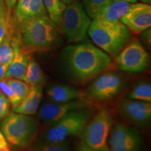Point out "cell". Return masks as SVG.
Segmentation results:
<instances>
[{"label": "cell", "instance_id": "e0dca14e", "mask_svg": "<svg viewBox=\"0 0 151 151\" xmlns=\"http://www.w3.org/2000/svg\"><path fill=\"white\" fill-rule=\"evenodd\" d=\"M42 88L41 86H32L27 95L16 107L13 108L14 111L27 116L36 114L42 99Z\"/></svg>", "mask_w": 151, "mask_h": 151}, {"label": "cell", "instance_id": "484cf974", "mask_svg": "<svg viewBox=\"0 0 151 151\" xmlns=\"http://www.w3.org/2000/svg\"><path fill=\"white\" fill-rule=\"evenodd\" d=\"M35 151H72L69 143L63 142H41L36 146Z\"/></svg>", "mask_w": 151, "mask_h": 151}, {"label": "cell", "instance_id": "277c9868", "mask_svg": "<svg viewBox=\"0 0 151 151\" xmlns=\"http://www.w3.org/2000/svg\"><path fill=\"white\" fill-rule=\"evenodd\" d=\"M92 116L90 109L71 111L50 126L43 136V142H63L69 137L80 136Z\"/></svg>", "mask_w": 151, "mask_h": 151}, {"label": "cell", "instance_id": "d590c367", "mask_svg": "<svg viewBox=\"0 0 151 151\" xmlns=\"http://www.w3.org/2000/svg\"><path fill=\"white\" fill-rule=\"evenodd\" d=\"M140 1L141 3L146 4L150 5V4H151V0H140Z\"/></svg>", "mask_w": 151, "mask_h": 151}, {"label": "cell", "instance_id": "7c38bea8", "mask_svg": "<svg viewBox=\"0 0 151 151\" xmlns=\"http://www.w3.org/2000/svg\"><path fill=\"white\" fill-rule=\"evenodd\" d=\"M120 21L131 32L140 34L150 28L151 6L143 3H132Z\"/></svg>", "mask_w": 151, "mask_h": 151}, {"label": "cell", "instance_id": "e575fe53", "mask_svg": "<svg viewBox=\"0 0 151 151\" xmlns=\"http://www.w3.org/2000/svg\"><path fill=\"white\" fill-rule=\"evenodd\" d=\"M62 1H63L65 4H70L75 3V2H79L80 0H61Z\"/></svg>", "mask_w": 151, "mask_h": 151}, {"label": "cell", "instance_id": "3957f363", "mask_svg": "<svg viewBox=\"0 0 151 151\" xmlns=\"http://www.w3.org/2000/svg\"><path fill=\"white\" fill-rule=\"evenodd\" d=\"M88 35L94 44L111 56H116L131 40V32L118 21L94 19L91 21Z\"/></svg>", "mask_w": 151, "mask_h": 151}, {"label": "cell", "instance_id": "83f0119b", "mask_svg": "<svg viewBox=\"0 0 151 151\" xmlns=\"http://www.w3.org/2000/svg\"><path fill=\"white\" fill-rule=\"evenodd\" d=\"M10 103L3 94H0V121L9 114Z\"/></svg>", "mask_w": 151, "mask_h": 151}, {"label": "cell", "instance_id": "cb8c5ba5", "mask_svg": "<svg viewBox=\"0 0 151 151\" xmlns=\"http://www.w3.org/2000/svg\"><path fill=\"white\" fill-rule=\"evenodd\" d=\"M6 81L20 100V102L31 89L32 86L22 80L14 78H6Z\"/></svg>", "mask_w": 151, "mask_h": 151}, {"label": "cell", "instance_id": "f1b7e54d", "mask_svg": "<svg viewBox=\"0 0 151 151\" xmlns=\"http://www.w3.org/2000/svg\"><path fill=\"white\" fill-rule=\"evenodd\" d=\"M0 151H11L9 143L1 131H0Z\"/></svg>", "mask_w": 151, "mask_h": 151}, {"label": "cell", "instance_id": "f546056e", "mask_svg": "<svg viewBox=\"0 0 151 151\" xmlns=\"http://www.w3.org/2000/svg\"><path fill=\"white\" fill-rule=\"evenodd\" d=\"M142 39L147 44L150 46V28L143 32Z\"/></svg>", "mask_w": 151, "mask_h": 151}, {"label": "cell", "instance_id": "52a82bcc", "mask_svg": "<svg viewBox=\"0 0 151 151\" xmlns=\"http://www.w3.org/2000/svg\"><path fill=\"white\" fill-rule=\"evenodd\" d=\"M91 18L80 2L68 4L64 11L59 28L68 41L79 43L87 39Z\"/></svg>", "mask_w": 151, "mask_h": 151}, {"label": "cell", "instance_id": "d6986e66", "mask_svg": "<svg viewBox=\"0 0 151 151\" xmlns=\"http://www.w3.org/2000/svg\"><path fill=\"white\" fill-rule=\"evenodd\" d=\"M23 81L30 86H42L46 82V76L37 62L29 58Z\"/></svg>", "mask_w": 151, "mask_h": 151}, {"label": "cell", "instance_id": "603a6c76", "mask_svg": "<svg viewBox=\"0 0 151 151\" xmlns=\"http://www.w3.org/2000/svg\"><path fill=\"white\" fill-rule=\"evenodd\" d=\"M129 99L151 102V86L148 82L137 84L129 94Z\"/></svg>", "mask_w": 151, "mask_h": 151}, {"label": "cell", "instance_id": "d6a6232c", "mask_svg": "<svg viewBox=\"0 0 151 151\" xmlns=\"http://www.w3.org/2000/svg\"><path fill=\"white\" fill-rule=\"evenodd\" d=\"M8 67L0 63V80L6 78V72Z\"/></svg>", "mask_w": 151, "mask_h": 151}, {"label": "cell", "instance_id": "9c48e42d", "mask_svg": "<svg viewBox=\"0 0 151 151\" xmlns=\"http://www.w3.org/2000/svg\"><path fill=\"white\" fill-rule=\"evenodd\" d=\"M116 64L124 72H142L149 65V55L139 40H130L116 56Z\"/></svg>", "mask_w": 151, "mask_h": 151}, {"label": "cell", "instance_id": "d4e9b609", "mask_svg": "<svg viewBox=\"0 0 151 151\" xmlns=\"http://www.w3.org/2000/svg\"><path fill=\"white\" fill-rule=\"evenodd\" d=\"M14 24L11 16V11L6 9L0 14V44L14 27Z\"/></svg>", "mask_w": 151, "mask_h": 151}, {"label": "cell", "instance_id": "4316f807", "mask_svg": "<svg viewBox=\"0 0 151 151\" xmlns=\"http://www.w3.org/2000/svg\"><path fill=\"white\" fill-rule=\"evenodd\" d=\"M0 90L6 97L9 100L13 108L16 107L20 103V100L17 97L12 88L9 86L6 81V78L0 80Z\"/></svg>", "mask_w": 151, "mask_h": 151}, {"label": "cell", "instance_id": "ac0fdd59", "mask_svg": "<svg viewBox=\"0 0 151 151\" xmlns=\"http://www.w3.org/2000/svg\"><path fill=\"white\" fill-rule=\"evenodd\" d=\"M131 4L123 0H113L97 19L111 22L120 20L127 12Z\"/></svg>", "mask_w": 151, "mask_h": 151}, {"label": "cell", "instance_id": "74e56055", "mask_svg": "<svg viewBox=\"0 0 151 151\" xmlns=\"http://www.w3.org/2000/svg\"><path fill=\"white\" fill-rule=\"evenodd\" d=\"M2 94V92H1V90H0V94Z\"/></svg>", "mask_w": 151, "mask_h": 151}, {"label": "cell", "instance_id": "1f68e13d", "mask_svg": "<svg viewBox=\"0 0 151 151\" xmlns=\"http://www.w3.org/2000/svg\"><path fill=\"white\" fill-rule=\"evenodd\" d=\"M76 151H94L92 149L90 148L89 146H88L86 143L83 142L82 141H81V142L79 143L77 147Z\"/></svg>", "mask_w": 151, "mask_h": 151}, {"label": "cell", "instance_id": "2e32d148", "mask_svg": "<svg viewBox=\"0 0 151 151\" xmlns=\"http://www.w3.org/2000/svg\"><path fill=\"white\" fill-rule=\"evenodd\" d=\"M46 94L49 99L54 102H67L75 99L86 98L85 92L81 90L62 84L50 86L47 90Z\"/></svg>", "mask_w": 151, "mask_h": 151}, {"label": "cell", "instance_id": "8d00e7d4", "mask_svg": "<svg viewBox=\"0 0 151 151\" xmlns=\"http://www.w3.org/2000/svg\"><path fill=\"white\" fill-rule=\"evenodd\" d=\"M123 1H127V2H129V3H135L137 2V0H123Z\"/></svg>", "mask_w": 151, "mask_h": 151}, {"label": "cell", "instance_id": "30bf717a", "mask_svg": "<svg viewBox=\"0 0 151 151\" xmlns=\"http://www.w3.org/2000/svg\"><path fill=\"white\" fill-rule=\"evenodd\" d=\"M141 137L137 128L122 123L111 127L109 146L111 151H141Z\"/></svg>", "mask_w": 151, "mask_h": 151}, {"label": "cell", "instance_id": "ffe728a7", "mask_svg": "<svg viewBox=\"0 0 151 151\" xmlns=\"http://www.w3.org/2000/svg\"><path fill=\"white\" fill-rule=\"evenodd\" d=\"M43 2L48 17L57 27H59L66 8L65 4L61 0H43Z\"/></svg>", "mask_w": 151, "mask_h": 151}, {"label": "cell", "instance_id": "9a60e30c", "mask_svg": "<svg viewBox=\"0 0 151 151\" xmlns=\"http://www.w3.org/2000/svg\"><path fill=\"white\" fill-rule=\"evenodd\" d=\"M46 15L48 14L43 0H18L15 11L16 22Z\"/></svg>", "mask_w": 151, "mask_h": 151}, {"label": "cell", "instance_id": "8992f818", "mask_svg": "<svg viewBox=\"0 0 151 151\" xmlns=\"http://www.w3.org/2000/svg\"><path fill=\"white\" fill-rule=\"evenodd\" d=\"M113 123L109 110L101 109L85 126L80 134L81 141L94 151H111L109 138Z\"/></svg>", "mask_w": 151, "mask_h": 151}, {"label": "cell", "instance_id": "836d02e7", "mask_svg": "<svg viewBox=\"0 0 151 151\" xmlns=\"http://www.w3.org/2000/svg\"><path fill=\"white\" fill-rule=\"evenodd\" d=\"M7 9L6 6L4 1V0H0V14H1L4 11H5Z\"/></svg>", "mask_w": 151, "mask_h": 151}, {"label": "cell", "instance_id": "44dd1931", "mask_svg": "<svg viewBox=\"0 0 151 151\" xmlns=\"http://www.w3.org/2000/svg\"><path fill=\"white\" fill-rule=\"evenodd\" d=\"M14 32V26L7 35L2 43L0 44V63L7 66L10 65L14 55L13 46V35Z\"/></svg>", "mask_w": 151, "mask_h": 151}, {"label": "cell", "instance_id": "6da1fadb", "mask_svg": "<svg viewBox=\"0 0 151 151\" xmlns=\"http://www.w3.org/2000/svg\"><path fill=\"white\" fill-rule=\"evenodd\" d=\"M62 60L71 78L80 84L89 82L113 67L111 57L90 43L66 47Z\"/></svg>", "mask_w": 151, "mask_h": 151}, {"label": "cell", "instance_id": "5bb4252c", "mask_svg": "<svg viewBox=\"0 0 151 151\" xmlns=\"http://www.w3.org/2000/svg\"><path fill=\"white\" fill-rule=\"evenodd\" d=\"M13 46L14 55L9 65L6 72V78H14L23 81L27 69L29 57L27 50L22 46L19 35H13Z\"/></svg>", "mask_w": 151, "mask_h": 151}, {"label": "cell", "instance_id": "4fadbf2b", "mask_svg": "<svg viewBox=\"0 0 151 151\" xmlns=\"http://www.w3.org/2000/svg\"><path fill=\"white\" fill-rule=\"evenodd\" d=\"M122 116L138 125H144L151 118V103L134 99H123L118 106Z\"/></svg>", "mask_w": 151, "mask_h": 151}, {"label": "cell", "instance_id": "7a4b0ae2", "mask_svg": "<svg viewBox=\"0 0 151 151\" xmlns=\"http://www.w3.org/2000/svg\"><path fill=\"white\" fill-rule=\"evenodd\" d=\"M16 24L22 45L27 51H48L58 43V27L48 15Z\"/></svg>", "mask_w": 151, "mask_h": 151}, {"label": "cell", "instance_id": "5b68a950", "mask_svg": "<svg viewBox=\"0 0 151 151\" xmlns=\"http://www.w3.org/2000/svg\"><path fill=\"white\" fill-rule=\"evenodd\" d=\"M38 127L39 123L35 118L14 112L4 119L1 130L9 144L20 148L32 140Z\"/></svg>", "mask_w": 151, "mask_h": 151}, {"label": "cell", "instance_id": "7402d4cb", "mask_svg": "<svg viewBox=\"0 0 151 151\" xmlns=\"http://www.w3.org/2000/svg\"><path fill=\"white\" fill-rule=\"evenodd\" d=\"M113 0H83V6L92 20L97 19Z\"/></svg>", "mask_w": 151, "mask_h": 151}, {"label": "cell", "instance_id": "4dcf8cb0", "mask_svg": "<svg viewBox=\"0 0 151 151\" xmlns=\"http://www.w3.org/2000/svg\"><path fill=\"white\" fill-rule=\"evenodd\" d=\"M9 11H11L16 6L18 0H4Z\"/></svg>", "mask_w": 151, "mask_h": 151}, {"label": "cell", "instance_id": "8fae6325", "mask_svg": "<svg viewBox=\"0 0 151 151\" xmlns=\"http://www.w3.org/2000/svg\"><path fill=\"white\" fill-rule=\"evenodd\" d=\"M90 107L91 103L85 98L67 102H46L39 109V117L44 123L51 126L71 111Z\"/></svg>", "mask_w": 151, "mask_h": 151}, {"label": "cell", "instance_id": "ba28073f", "mask_svg": "<svg viewBox=\"0 0 151 151\" xmlns=\"http://www.w3.org/2000/svg\"><path fill=\"white\" fill-rule=\"evenodd\" d=\"M124 87V79L118 73L106 71L96 78L87 88L86 97L95 101H106L114 99Z\"/></svg>", "mask_w": 151, "mask_h": 151}]
</instances>
